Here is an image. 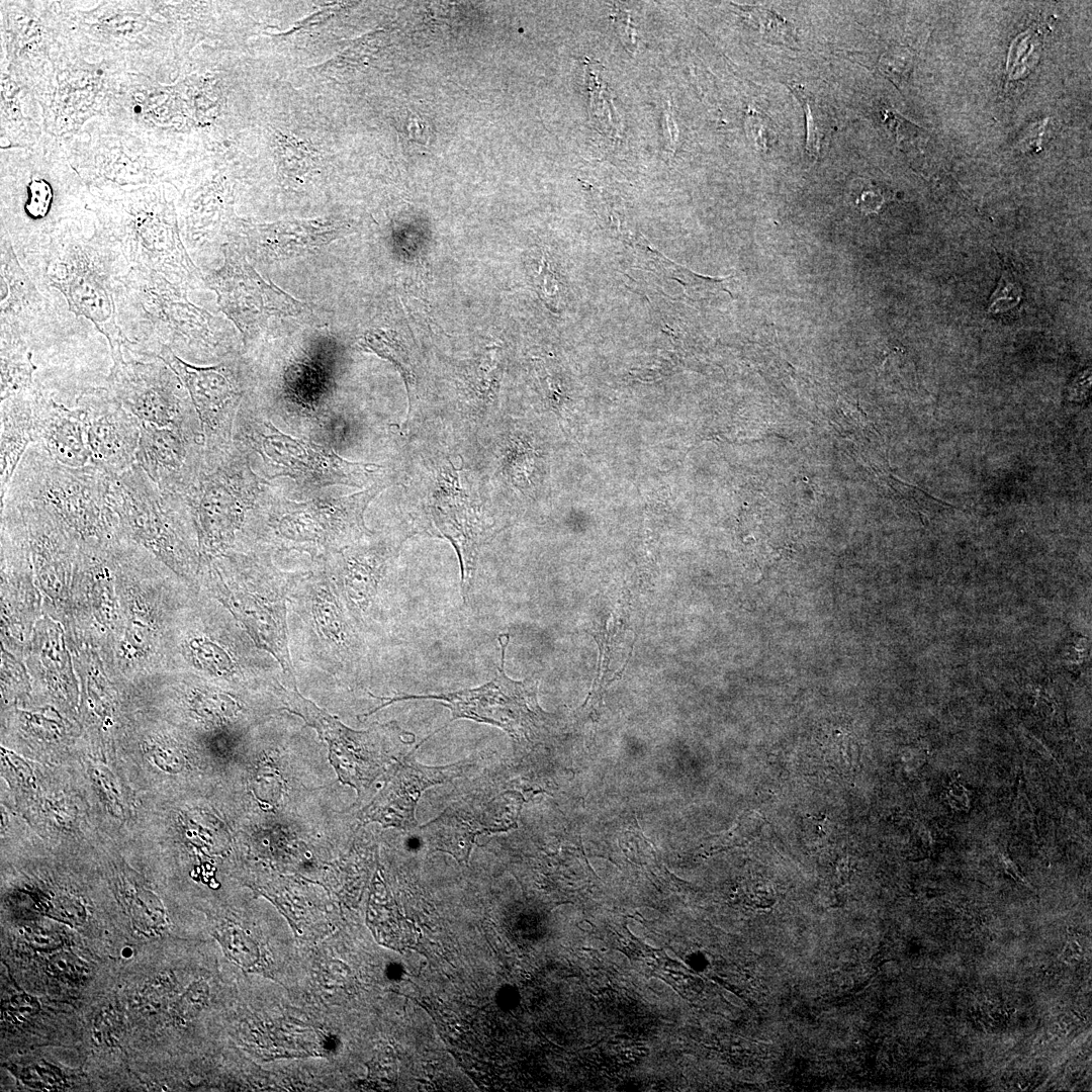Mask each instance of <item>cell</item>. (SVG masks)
<instances>
[{"mask_svg":"<svg viewBox=\"0 0 1092 1092\" xmlns=\"http://www.w3.org/2000/svg\"><path fill=\"white\" fill-rule=\"evenodd\" d=\"M212 588L255 645L272 655L296 687L287 628V602L301 579L277 569L266 557L222 554L208 564Z\"/></svg>","mask_w":1092,"mask_h":1092,"instance_id":"3","label":"cell"},{"mask_svg":"<svg viewBox=\"0 0 1092 1092\" xmlns=\"http://www.w3.org/2000/svg\"><path fill=\"white\" fill-rule=\"evenodd\" d=\"M649 986L657 992L664 993L669 987L659 978L652 977L648 980Z\"/></svg>","mask_w":1092,"mask_h":1092,"instance_id":"34","label":"cell"},{"mask_svg":"<svg viewBox=\"0 0 1092 1092\" xmlns=\"http://www.w3.org/2000/svg\"><path fill=\"white\" fill-rule=\"evenodd\" d=\"M387 485L375 482L350 495L288 502L273 523L274 533L287 547L329 556L373 533L364 523V513Z\"/></svg>","mask_w":1092,"mask_h":1092,"instance_id":"11","label":"cell"},{"mask_svg":"<svg viewBox=\"0 0 1092 1092\" xmlns=\"http://www.w3.org/2000/svg\"><path fill=\"white\" fill-rule=\"evenodd\" d=\"M221 252V265L208 270L204 284L244 335L272 317L295 316L302 311V302L262 278L235 247L224 245Z\"/></svg>","mask_w":1092,"mask_h":1092,"instance_id":"14","label":"cell"},{"mask_svg":"<svg viewBox=\"0 0 1092 1092\" xmlns=\"http://www.w3.org/2000/svg\"><path fill=\"white\" fill-rule=\"evenodd\" d=\"M665 953H666V956H667L668 958H670L671 960H677V957L675 956V953L673 952V950H671V949H669V948H665Z\"/></svg>","mask_w":1092,"mask_h":1092,"instance_id":"37","label":"cell"},{"mask_svg":"<svg viewBox=\"0 0 1092 1092\" xmlns=\"http://www.w3.org/2000/svg\"><path fill=\"white\" fill-rule=\"evenodd\" d=\"M361 347L391 362L399 371L405 383L410 407L414 404L417 388V375L410 351L394 332L373 330L362 338Z\"/></svg>","mask_w":1092,"mask_h":1092,"instance_id":"27","label":"cell"},{"mask_svg":"<svg viewBox=\"0 0 1092 1092\" xmlns=\"http://www.w3.org/2000/svg\"><path fill=\"white\" fill-rule=\"evenodd\" d=\"M468 763L456 762L444 766L421 764L411 756L398 763L384 789L366 809V818L384 825L413 828L417 825L415 810L422 793L437 784L458 777Z\"/></svg>","mask_w":1092,"mask_h":1092,"instance_id":"21","label":"cell"},{"mask_svg":"<svg viewBox=\"0 0 1092 1092\" xmlns=\"http://www.w3.org/2000/svg\"><path fill=\"white\" fill-rule=\"evenodd\" d=\"M110 503L118 532L139 539L183 573L196 566L187 535L192 522L179 497L163 493L138 463L112 476Z\"/></svg>","mask_w":1092,"mask_h":1092,"instance_id":"6","label":"cell"},{"mask_svg":"<svg viewBox=\"0 0 1092 1092\" xmlns=\"http://www.w3.org/2000/svg\"><path fill=\"white\" fill-rule=\"evenodd\" d=\"M404 540L378 537L372 533L328 556L325 570L359 627Z\"/></svg>","mask_w":1092,"mask_h":1092,"instance_id":"18","label":"cell"},{"mask_svg":"<svg viewBox=\"0 0 1092 1092\" xmlns=\"http://www.w3.org/2000/svg\"><path fill=\"white\" fill-rule=\"evenodd\" d=\"M746 124L755 147L760 152L769 151L776 142V134L767 116L757 110H750Z\"/></svg>","mask_w":1092,"mask_h":1092,"instance_id":"30","label":"cell"},{"mask_svg":"<svg viewBox=\"0 0 1092 1092\" xmlns=\"http://www.w3.org/2000/svg\"><path fill=\"white\" fill-rule=\"evenodd\" d=\"M1 388L0 400L34 389L38 369L34 355L24 339L0 329Z\"/></svg>","mask_w":1092,"mask_h":1092,"instance_id":"26","label":"cell"},{"mask_svg":"<svg viewBox=\"0 0 1092 1092\" xmlns=\"http://www.w3.org/2000/svg\"><path fill=\"white\" fill-rule=\"evenodd\" d=\"M36 387L1 400V500L27 449L35 443L33 395Z\"/></svg>","mask_w":1092,"mask_h":1092,"instance_id":"25","label":"cell"},{"mask_svg":"<svg viewBox=\"0 0 1092 1092\" xmlns=\"http://www.w3.org/2000/svg\"><path fill=\"white\" fill-rule=\"evenodd\" d=\"M104 385L141 423L192 426L188 392L158 356L138 354L123 347L122 357L112 362Z\"/></svg>","mask_w":1092,"mask_h":1092,"instance_id":"12","label":"cell"},{"mask_svg":"<svg viewBox=\"0 0 1092 1092\" xmlns=\"http://www.w3.org/2000/svg\"><path fill=\"white\" fill-rule=\"evenodd\" d=\"M188 288L161 274L130 268L116 293V321L124 348L157 356L162 346L178 357H214L224 338L215 317L188 298Z\"/></svg>","mask_w":1092,"mask_h":1092,"instance_id":"2","label":"cell"},{"mask_svg":"<svg viewBox=\"0 0 1092 1092\" xmlns=\"http://www.w3.org/2000/svg\"><path fill=\"white\" fill-rule=\"evenodd\" d=\"M340 229L315 221L261 225L250 233L252 251L268 261L290 259L318 249L338 238Z\"/></svg>","mask_w":1092,"mask_h":1092,"instance_id":"24","label":"cell"},{"mask_svg":"<svg viewBox=\"0 0 1092 1092\" xmlns=\"http://www.w3.org/2000/svg\"><path fill=\"white\" fill-rule=\"evenodd\" d=\"M38 286L60 292L77 317L105 338L112 362L126 341L116 321V293L130 267L105 229L69 225L56 231L43 253L25 268Z\"/></svg>","mask_w":1092,"mask_h":1092,"instance_id":"1","label":"cell"},{"mask_svg":"<svg viewBox=\"0 0 1092 1092\" xmlns=\"http://www.w3.org/2000/svg\"><path fill=\"white\" fill-rule=\"evenodd\" d=\"M791 90L805 113L806 152L810 158L817 159L820 154L821 143L831 126L828 114L821 104L817 102L816 98L801 85L793 84Z\"/></svg>","mask_w":1092,"mask_h":1092,"instance_id":"28","label":"cell"},{"mask_svg":"<svg viewBox=\"0 0 1092 1092\" xmlns=\"http://www.w3.org/2000/svg\"><path fill=\"white\" fill-rule=\"evenodd\" d=\"M275 694L288 711L302 717L329 742L339 778L359 794L379 776L389 760L395 758V750L414 742V738L404 739L412 734L402 731L394 722L364 731L350 729L304 699L295 687L287 690L279 682Z\"/></svg>","mask_w":1092,"mask_h":1092,"instance_id":"10","label":"cell"},{"mask_svg":"<svg viewBox=\"0 0 1092 1092\" xmlns=\"http://www.w3.org/2000/svg\"><path fill=\"white\" fill-rule=\"evenodd\" d=\"M884 201L880 192L864 191L860 195L859 206L866 211H875Z\"/></svg>","mask_w":1092,"mask_h":1092,"instance_id":"32","label":"cell"},{"mask_svg":"<svg viewBox=\"0 0 1092 1092\" xmlns=\"http://www.w3.org/2000/svg\"><path fill=\"white\" fill-rule=\"evenodd\" d=\"M291 597L297 599L313 650L329 670L355 673L364 658V643L326 570L301 577Z\"/></svg>","mask_w":1092,"mask_h":1092,"instance_id":"13","label":"cell"},{"mask_svg":"<svg viewBox=\"0 0 1092 1092\" xmlns=\"http://www.w3.org/2000/svg\"><path fill=\"white\" fill-rule=\"evenodd\" d=\"M1019 295V290L1014 284L1002 279L999 289L993 295V301L990 307L992 306L993 309L998 303L1005 301L1008 303V308H1010L1018 301Z\"/></svg>","mask_w":1092,"mask_h":1092,"instance_id":"31","label":"cell"},{"mask_svg":"<svg viewBox=\"0 0 1092 1092\" xmlns=\"http://www.w3.org/2000/svg\"><path fill=\"white\" fill-rule=\"evenodd\" d=\"M85 418L93 464L118 475L135 463L142 423L110 393L105 385L87 386L76 398Z\"/></svg>","mask_w":1092,"mask_h":1092,"instance_id":"16","label":"cell"},{"mask_svg":"<svg viewBox=\"0 0 1092 1092\" xmlns=\"http://www.w3.org/2000/svg\"><path fill=\"white\" fill-rule=\"evenodd\" d=\"M258 450L275 476H288L310 488L329 485L362 487L374 480L381 466L351 462L326 446L293 438L266 423Z\"/></svg>","mask_w":1092,"mask_h":1092,"instance_id":"15","label":"cell"},{"mask_svg":"<svg viewBox=\"0 0 1092 1092\" xmlns=\"http://www.w3.org/2000/svg\"><path fill=\"white\" fill-rule=\"evenodd\" d=\"M179 377L199 422L205 450L220 451L226 443L240 393L234 372L224 363L201 367L189 364L170 348L157 353Z\"/></svg>","mask_w":1092,"mask_h":1092,"instance_id":"17","label":"cell"},{"mask_svg":"<svg viewBox=\"0 0 1092 1092\" xmlns=\"http://www.w3.org/2000/svg\"><path fill=\"white\" fill-rule=\"evenodd\" d=\"M517 812L505 795L490 800L467 799L452 803L421 827L422 838L434 849L467 862L477 835L506 831L516 825Z\"/></svg>","mask_w":1092,"mask_h":1092,"instance_id":"19","label":"cell"},{"mask_svg":"<svg viewBox=\"0 0 1092 1092\" xmlns=\"http://www.w3.org/2000/svg\"><path fill=\"white\" fill-rule=\"evenodd\" d=\"M35 443L54 460L72 467L90 464L84 414L59 403L38 381L33 395Z\"/></svg>","mask_w":1092,"mask_h":1092,"instance_id":"22","label":"cell"},{"mask_svg":"<svg viewBox=\"0 0 1092 1092\" xmlns=\"http://www.w3.org/2000/svg\"><path fill=\"white\" fill-rule=\"evenodd\" d=\"M579 927L582 928L583 930H587V931H590L593 929V925L590 923H587V922L580 923Z\"/></svg>","mask_w":1092,"mask_h":1092,"instance_id":"38","label":"cell"},{"mask_svg":"<svg viewBox=\"0 0 1092 1092\" xmlns=\"http://www.w3.org/2000/svg\"><path fill=\"white\" fill-rule=\"evenodd\" d=\"M0 329L20 335L33 355L86 342L95 333L90 322L70 311L60 292L37 285L4 231L0 241Z\"/></svg>","mask_w":1092,"mask_h":1092,"instance_id":"5","label":"cell"},{"mask_svg":"<svg viewBox=\"0 0 1092 1092\" xmlns=\"http://www.w3.org/2000/svg\"><path fill=\"white\" fill-rule=\"evenodd\" d=\"M156 198L128 203L105 229L130 268L155 271L193 289L204 283L203 274L189 256L167 203Z\"/></svg>","mask_w":1092,"mask_h":1092,"instance_id":"9","label":"cell"},{"mask_svg":"<svg viewBox=\"0 0 1092 1092\" xmlns=\"http://www.w3.org/2000/svg\"><path fill=\"white\" fill-rule=\"evenodd\" d=\"M111 480L112 475L93 464L67 466L32 444L6 495L39 502L73 534L108 539L117 532Z\"/></svg>","mask_w":1092,"mask_h":1092,"instance_id":"4","label":"cell"},{"mask_svg":"<svg viewBox=\"0 0 1092 1092\" xmlns=\"http://www.w3.org/2000/svg\"><path fill=\"white\" fill-rule=\"evenodd\" d=\"M192 426L142 423L138 463L163 493L182 494L195 478L204 453Z\"/></svg>","mask_w":1092,"mask_h":1092,"instance_id":"20","label":"cell"},{"mask_svg":"<svg viewBox=\"0 0 1092 1092\" xmlns=\"http://www.w3.org/2000/svg\"><path fill=\"white\" fill-rule=\"evenodd\" d=\"M502 378V352L492 348L458 374L456 412L460 423L480 428L492 420Z\"/></svg>","mask_w":1092,"mask_h":1092,"instance_id":"23","label":"cell"},{"mask_svg":"<svg viewBox=\"0 0 1092 1092\" xmlns=\"http://www.w3.org/2000/svg\"><path fill=\"white\" fill-rule=\"evenodd\" d=\"M627 928L635 937L643 939L646 936L644 926L636 919L631 918L627 922Z\"/></svg>","mask_w":1092,"mask_h":1092,"instance_id":"33","label":"cell"},{"mask_svg":"<svg viewBox=\"0 0 1092 1092\" xmlns=\"http://www.w3.org/2000/svg\"><path fill=\"white\" fill-rule=\"evenodd\" d=\"M613 960L616 964L620 966H627L629 964V959L627 958V956L620 950L613 951Z\"/></svg>","mask_w":1092,"mask_h":1092,"instance_id":"35","label":"cell"},{"mask_svg":"<svg viewBox=\"0 0 1092 1092\" xmlns=\"http://www.w3.org/2000/svg\"><path fill=\"white\" fill-rule=\"evenodd\" d=\"M742 13L763 36L769 40L787 46L796 43V37L790 24L776 12L762 7H739Z\"/></svg>","mask_w":1092,"mask_h":1092,"instance_id":"29","label":"cell"},{"mask_svg":"<svg viewBox=\"0 0 1092 1092\" xmlns=\"http://www.w3.org/2000/svg\"><path fill=\"white\" fill-rule=\"evenodd\" d=\"M415 532L448 540L454 547L461 571V594L466 601L474 583L482 545L498 531L486 518L461 483L460 473L449 458L433 464Z\"/></svg>","mask_w":1092,"mask_h":1092,"instance_id":"8","label":"cell"},{"mask_svg":"<svg viewBox=\"0 0 1092 1092\" xmlns=\"http://www.w3.org/2000/svg\"><path fill=\"white\" fill-rule=\"evenodd\" d=\"M643 941H644V943H645L646 945H648V946H650V947H652V948H658V945H657V944L655 943V941H654V940H652V939H651V938H649V937H646V936H645V937L643 938Z\"/></svg>","mask_w":1092,"mask_h":1092,"instance_id":"36","label":"cell"},{"mask_svg":"<svg viewBox=\"0 0 1092 1092\" xmlns=\"http://www.w3.org/2000/svg\"><path fill=\"white\" fill-rule=\"evenodd\" d=\"M509 635H499L502 647L500 665L496 675L490 681L473 689L430 695H412L399 693L392 697H372L381 701L364 716H369L379 709L395 702L406 700H435L451 712V721L468 719L489 724L505 730L516 744L531 742L547 723L548 713L537 702L538 681L533 678L514 680L505 672V654Z\"/></svg>","mask_w":1092,"mask_h":1092,"instance_id":"7","label":"cell"}]
</instances>
